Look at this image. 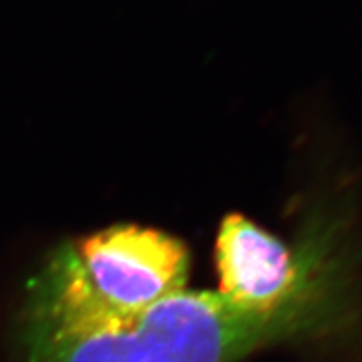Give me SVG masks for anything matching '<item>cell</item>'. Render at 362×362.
<instances>
[{
    "label": "cell",
    "instance_id": "1",
    "mask_svg": "<svg viewBox=\"0 0 362 362\" xmlns=\"http://www.w3.org/2000/svg\"><path fill=\"white\" fill-rule=\"evenodd\" d=\"M351 315L352 297L342 284L275 312L243 309L218 292L181 291L96 329L17 319L16 341L19 362H242L274 344L339 329Z\"/></svg>",
    "mask_w": 362,
    "mask_h": 362
},
{
    "label": "cell",
    "instance_id": "2",
    "mask_svg": "<svg viewBox=\"0 0 362 362\" xmlns=\"http://www.w3.org/2000/svg\"><path fill=\"white\" fill-rule=\"evenodd\" d=\"M188 272L180 240L136 225L111 226L44 262L27 284L19 319L61 329L124 322L187 291Z\"/></svg>",
    "mask_w": 362,
    "mask_h": 362
},
{
    "label": "cell",
    "instance_id": "3",
    "mask_svg": "<svg viewBox=\"0 0 362 362\" xmlns=\"http://www.w3.org/2000/svg\"><path fill=\"white\" fill-rule=\"evenodd\" d=\"M220 296L243 309L275 312L307 293L351 282L336 264H300L287 245L243 215L221 221L215 245Z\"/></svg>",
    "mask_w": 362,
    "mask_h": 362
}]
</instances>
